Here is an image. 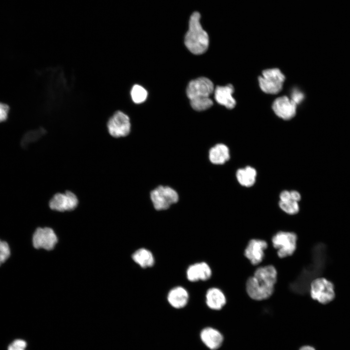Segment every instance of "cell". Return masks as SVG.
Returning a JSON list of instances; mask_svg holds the SVG:
<instances>
[{"mask_svg":"<svg viewBox=\"0 0 350 350\" xmlns=\"http://www.w3.org/2000/svg\"><path fill=\"white\" fill-rule=\"evenodd\" d=\"M277 271L272 265L258 268L246 281L245 289L252 299L262 300L269 298L274 291Z\"/></svg>","mask_w":350,"mask_h":350,"instance_id":"cell-1","label":"cell"},{"mask_svg":"<svg viewBox=\"0 0 350 350\" xmlns=\"http://www.w3.org/2000/svg\"><path fill=\"white\" fill-rule=\"evenodd\" d=\"M290 193L292 200L298 202L301 199V195L299 192L297 191H291Z\"/></svg>","mask_w":350,"mask_h":350,"instance_id":"cell-30","label":"cell"},{"mask_svg":"<svg viewBox=\"0 0 350 350\" xmlns=\"http://www.w3.org/2000/svg\"><path fill=\"white\" fill-rule=\"evenodd\" d=\"M312 298L322 304H327L334 298L332 283L323 278H316L310 284Z\"/></svg>","mask_w":350,"mask_h":350,"instance_id":"cell-6","label":"cell"},{"mask_svg":"<svg viewBox=\"0 0 350 350\" xmlns=\"http://www.w3.org/2000/svg\"><path fill=\"white\" fill-rule=\"evenodd\" d=\"M200 338L204 344L210 349L215 350L222 344L223 336L218 330L210 327L203 329Z\"/></svg>","mask_w":350,"mask_h":350,"instance_id":"cell-16","label":"cell"},{"mask_svg":"<svg viewBox=\"0 0 350 350\" xmlns=\"http://www.w3.org/2000/svg\"><path fill=\"white\" fill-rule=\"evenodd\" d=\"M167 299L172 307L179 309L183 308L187 305L189 300V294L184 288L177 286L169 291Z\"/></svg>","mask_w":350,"mask_h":350,"instance_id":"cell-17","label":"cell"},{"mask_svg":"<svg viewBox=\"0 0 350 350\" xmlns=\"http://www.w3.org/2000/svg\"><path fill=\"white\" fill-rule=\"evenodd\" d=\"M297 236L292 232L279 231L272 238L273 247L280 258L292 255L297 247Z\"/></svg>","mask_w":350,"mask_h":350,"instance_id":"cell-5","label":"cell"},{"mask_svg":"<svg viewBox=\"0 0 350 350\" xmlns=\"http://www.w3.org/2000/svg\"><path fill=\"white\" fill-rule=\"evenodd\" d=\"M257 171L253 167L246 166L236 171V177L238 182L243 186L249 187L256 181Z\"/></svg>","mask_w":350,"mask_h":350,"instance_id":"cell-19","label":"cell"},{"mask_svg":"<svg viewBox=\"0 0 350 350\" xmlns=\"http://www.w3.org/2000/svg\"><path fill=\"white\" fill-rule=\"evenodd\" d=\"M192 108L196 111H203L210 108L213 102L210 97L195 98L190 100Z\"/></svg>","mask_w":350,"mask_h":350,"instance_id":"cell-23","label":"cell"},{"mask_svg":"<svg viewBox=\"0 0 350 350\" xmlns=\"http://www.w3.org/2000/svg\"><path fill=\"white\" fill-rule=\"evenodd\" d=\"M11 251L8 244L0 239V266L9 258Z\"/></svg>","mask_w":350,"mask_h":350,"instance_id":"cell-25","label":"cell"},{"mask_svg":"<svg viewBox=\"0 0 350 350\" xmlns=\"http://www.w3.org/2000/svg\"><path fill=\"white\" fill-rule=\"evenodd\" d=\"M211 274L210 267L205 262L192 264L187 270V278L189 280L192 282L200 280H207L210 278Z\"/></svg>","mask_w":350,"mask_h":350,"instance_id":"cell-14","label":"cell"},{"mask_svg":"<svg viewBox=\"0 0 350 350\" xmlns=\"http://www.w3.org/2000/svg\"><path fill=\"white\" fill-rule=\"evenodd\" d=\"M206 304L211 309L221 310L226 303V298L219 288L212 287L208 290L206 295Z\"/></svg>","mask_w":350,"mask_h":350,"instance_id":"cell-18","label":"cell"},{"mask_svg":"<svg viewBox=\"0 0 350 350\" xmlns=\"http://www.w3.org/2000/svg\"><path fill=\"white\" fill-rule=\"evenodd\" d=\"M304 95L299 90H294L291 95V99L297 105L299 104L303 99Z\"/></svg>","mask_w":350,"mask_h":350,"instance_id":"cell-28","label":"cell"},{"mask_svg":"<svg viewBox=\"0 0 350 350\" xmlns=\"http://www.w3.org/2000/svg\"><path fill=\"white\" fill-rule=\"evenodd\" d=\"M200 15L195 12L191 15L189 29L185 35L184 43L188 49L194 54H201L208 49L209 38L207 33L203 29Z\"/></svg>","mask_w":350,"mask_h":350,"instance_id":"cell-2","label":"cell"},{"mask_svg":"<svg viewBox=\"0 0 350 350\" xmlns=\"http://www.w3.org/2000/svg\"><path fill=\"white\" fill-rule=\"evenodd\" d=\"M280 208L285 213L289 214H295L299 210L298 202L290 200L286 201L279 202Z\"/></svg>","mask_w":350,"mask_h":350,"instance_id":"cell-24","label":"cell"},{"mask_svg":"<svg viewBox=\"0 0 350 350\" xmlns=\"http://www.w3.org/2000/svg\"><path fill=\"white\" fill-rule=\"evenodd\" d=\"M9 110L10 107L7 104L0 102V123L7 120Z\"/></svg>","mask_w":350,"mask_h":350,"instance_id":"cell-27","label":"cell"},{"mask_svg":"<svg viewBox=\"0 0 350 350\" xmlns=\"http://www.w3.org/2000/svg\"><path fill=\"white\" fill-rule=\"evenodd\" d=\"M230 158L229 147L225 143L219 142L211 147L208 152L210 163L216 166H223Z\"/></svg>","mask_w":350,"mask_h":350,"instance_id":"cell-13","label":"cell"},{"mask_svg":"<svg viewBox=\"0 0 350 350\" xmlns=\"http://www.w3.org/2000/svg\"><path fill=\"white\" fill-rule=\"evenodd\" d=\"M297 105L286 96L277 98L273 102L272 108L280 118L285 120H290L296 114Z\"/></svg>","mask_w":350,"mask_h":350,"instance_id":"cell-12","label":"cell"},{"mask_svg":"<svg viewBox=\"0 0 350 350\" xmlns=\"http://www.w3.org/2000/svg\"><path fill=\"white\" fill-rule=\"evenodd\" d=\"M130 94L135 103L140 104L145 101L148 93L142 87L139 85H135L131 89Z\"/></svg>","mask_w":350,"mask_h":350,"instance_id":"cell-22","label":"cell"},{"mask_svg":"<svg viewBox=\"0 0 350 350\" xmlns=\"http://www.w3.org/2000/svg\"><path fill=\"white\" fill-rule=\"evenodd\" d=\"M154 209L158 211L166 210L179 201L177 192L169 186L159 185L150 192Z\"/></svg>","mask_w":350,"mask_h":350,"instance_id":"cell-3","label":"cell"},{"mask_svg":"<svg viewBox=\"0 0 350 350\" xmlns=\"http://www.w3.org/2000/svg\"><path fill=\"white\" fill-rule=\"evenodd\" d=\"M299 350H315V349L312 346L306 345L301 347Z\"/></svg>","mask_w":350,"mask_h":350,"instance_id":"cell-31","label":"cell"},{"mask_svg":"<svg viewBox=\"0 0 350 350\" xmlns=\"http://www.w3.org/2000/svg\"><path fill=\"white\" fill-rule=\"evenodd\" d=\"M132 257L136 263L143 268L152 266L155 262L154 257L151 252L144 248L136 250Z\"/></svg>","mask_w":350,"mask_h":350,"instance_id":"cell-20","label":"cell"},{"mask_svg":"<svg viewBox=\"0 0 350 350\" xmlns=\"http://www.w3.org/2000/svg\"><path fill=\"white\" fill-rule=\"evenodd\" d=\"M46 133V130L43 128L30 130L26 132L23 136L21 144L23 147H27L31 143L38 140Z\"/></svg>","mask_w":350,"mask_h":350,"instance_id":"cell-21","label":"cell"},{"mask_svg":"<svg viewBox=\"0 0 350 350\" xmlns=\"http://www.w3.org/2000/svg\"><path fill=\"white\" fill-rule=\"evenodd\" d=\"M107 128L109 134L115 138L126 137L131 133L129 117L124 113L118 111L108 120Z\"/></svg>","mask_w":350,"mask_h":350,"instance_id":"cell-7","label":"cell"},{"mask_svg":"<svg viewBox=\"0 0 350 350\" xmlns=\"http://www.w3.org/2000/svg\"><path fill=\"white\" fill-rule=\"evenodd\" d=\"M78 202L77 196L73 192L67 191L55 194L49 201V206L52 210L64 212L74 210L78 206Z\"/></svg>","mask_w":350,"mask_h":350,"instance_id":"cell-8","label":"cell"},{"mask_svg":"<svg viewBox=\"0 0 350 350\" xmlns=\"http://www.w3.org/2000/svg\"><path fill=\"white\" fill-rule=\"evenodd\" d=\"M33 245L36 249L47 250L53 249L57 242V236L52 229L48 227L38 228L32 238Z\"/></svg>","mask_w":350,"mask_h":350,"instance_id":"cell-10","label":"cell"},{"mask_svg":"<svg viewBox=\"0 0 350 350\" xmlns=\"http://www.w3.org/2000/svg\"><path fill=\"white\" fill-rule=\"evenodd\" d=\"M26 342L22 339H16L8 347V350H25Z\"/></svg>","mask_w":350,"mask_h":350,"instance_id":"cell-26","label":"cell"},{"mask_svg":"<svg viewBox=\"0 0 350 350\" xmlns=\"http://www.w3.org/2000/svg\"><path fill=\"white\" fill-rule=\"evenodd\" d=\"M280 201H286L291 199L290 191H283L280 195Z\"/></svg>","mask_w":350,"mask_h":350,"instance_id":"cell-29","label":"cell"},{"mask_svg":"<svg viewBox=\"0 0 350 350\" xmlns=\"http://www.w3.org/2000/svg\"><path fill=\"white\" fill-rule=\"evenodd\" d=\"M267 246V243L263 240L251 239L245 249L244 255L252 265H257L262 261Z\"/></svg>","mask_w":350,"mask_h":350,"instance_id":"cell-11","label":"cell"},{"mask_svg":"<svg viewBox=\"0 0 350 350\" xmlns=\"http://www.w3.org/2000/svg\"><path fill=\"white\" fill-rule=\"evenodd\" d=\"M258 80L260 87L264 92L276 94L282 88L285 76L279 69H270L264 70Z\"/></svg>","mask_w":350,"mask_h":350,"instance_id":"cell-4","label":"cell"},{"mask_svg":"<svg viewBox=\"0 0 350 350\" xmlns=\"http://www.w3.org/2000/svg\"><path fill=\"white\" fill-rule=\"evenodd\" d=\"M212 82L206 77H199L191 81L188 84L186 93L190 100L210 97L214 91Z\"/></svg>","mask_w":350,"mask_h":350,"instance_id":"cell-9","label":"cell"},{"mask_svg":"<svg viewBox=\"0 0 350 350\" xmlns=\"http://www.w3.org/2000/svg\"><path fill=\"white\" fill-rule=\"evenodd\" d=\"M216 101L228 109H232L236 105V101L232 94L234 88L231 84L225 86H217L214 90Z\"/></svg>","mask_w":350,"mask_h":350,"instance_id":"cell-15","label":"cell"}]
</instances>
